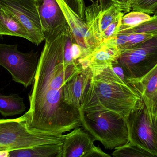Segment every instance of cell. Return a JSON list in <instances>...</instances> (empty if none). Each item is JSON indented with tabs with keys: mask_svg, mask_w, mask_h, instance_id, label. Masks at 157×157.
I'll list each match as a JSON object with an SVG mask.
<instances>
[{
	"mask_svg": "<svg viewBox=\"0 0 157 157\" xmlns=\"http://www.w3.org/2000/svg\"><path fill=\"white\" fill-rule=\"evenodd\" d=\"M67 29L46 41L39 59L29 95L30 107L23 115L29 129L63 134L81 127L79 110L67 104L63 96L65 83L80 65L78 63L67 66L64 64Z\"/></svg>",
	"mask_w": 157,
	"mask_h": 157,
	"instance_id": "cell-1",
	"label": "cell"
},
{
	"mask_svg": "<svg viewBox=\"0 0 157 157\" xmlns=\"http://www.w3.org/2000/svg\"><path fill=\"white\" fill-rule=\"evenodd\" d=\"M142 100L140 95L127 85L110 66L98 74L92 75L80 108L98 105L126 119Z\"/></svg>",
	"mask_w": 157,
	"mask_h": 157,
	"instance_id": "cell-2",
	"label": "cell"
},
{
	"mask_svg": "<svg viewBox=\"0 0 157 157\" xmlns=\"http://www.w3.org/2000/svg\"><path fill=\"white\" fill-rule=\"evenodd\" d=\"M79 113L82 128L106 149H114L129 142L126 119L118 113L98 105L82 107Z\"/></svg>",
	"mask_w": 157,
	"mask_h": 157,
	"instance_id": "cell-3",
	"label": "cell"
},
{
	"mask_svg": "<svg viewBox=\"0 0 157 157\" xmlns=\"http://www.w3.org/2000/svg\"><path fill=\"white\" fill-rule=\"evenodd\" d=\"M65 135L29 128L24 116L0 119V151L29 148L48 144L63 143Z\"/></svg>",
	"mask_w": 157,
	"mask_h": 157,
	"instance_id": "cell-4",
	"label": "cell"
},
{
	"mask_svg": "<svg viewBox=\"0 0 157 157\" xmlns=\"http://www.w3.org/2000/svg\"><path fill=\"white\" fill-rule=\"evenodd\" d=\"M18 45L0 43V65L12 76L13 81L25 87L33 84L39 61V53L31 50L24 53Z\"/></svg>",
	"mask_w": 157,
	"mask_h": 157,
	"instance_id": "cell-5",
	"label": "cell"
},
{
	"mask_svg": "<svg viewBox=\"0 0 157 157\" xmlns=\"http://www.w3.org/2000/svg\"><path fill=\"white\" fill-rule=\"evenodd\" d=\"M117 61L128 77L140 79L157 65V35L122 52Z\"/></svg>",
	"mask_w": 157,
	"mask_h": 157,
	"instance_id": "cell-6",
	"label": "cell"
},
{
	"mask_svg": "<svg viewBox=\"0 0 157 157\" xmlns=\"http://www.w3.org/2000/svg\"><path fill=\"white\" fill-rule=\"evenodd\" d=\"M129 141L157 157V120L152 121L142 100L126 118Z\"/></svg>",
	"mask_w": 157,
	"mask_h": 157,
	"instance_id": "cell-7",
	"label": "cell"
},
{
	"mask_svg": "<svg viewBox=\"0 0 157 157\" xmlns=\"http://www.w3.org/2000/svg\"><path fill=\"white\" fill-rule=\"evenodd\" d=\"M0 6L11 12L24 26L29 41L36 45L44 40L36 0H0Z\"/></svg>",
	"mask_w": 157,
	"mask_h": 157,
	"instance_id": "cell-8",
	"label": "cell"
},
{
	"mask_svg": "<svg viewBox=\"0 0 157 157\" xmlns=\"http://www.w3.org/2000/svg\"><path fill=\"white\" fill-rule=\"evenodd\" d=\"M64 14L75 42L82 50L81 58L91 52L85 17L84 0H56Z\"/></svg>",
	"mask_w": 157,
	"mask_h": 157,
	"instance_id": "cell-9",
	"label": "cell"
},
{
	"mask_svg": "<svg viewBox=\"0 0 157 157\" xmlns=\"http://www.w3.org/2000/svg\"><path fill=\"white\" fill-rule=\"evenodd\" d=\"M44 40L54 38L69 27L56 0L37 1Z\"/></svg>",
	"mask_w": 157,
	"mask_h": 157,
	"instance_id": "cell-10",
	"label": "cell"
},
{
	"mask_svg": "<svg viewBox=\"0 0 157 157\" xmlns=\"http://www.w3.org/2000/svg\"><path fill=\"white\" fill-rule=\"evenodd\" d=\"M121 52L114 41V38L102 41L92 52L77 61L83 68H88L92 75L99 73L106 68L117 62Z\"/></svg>",
	"mask_w": 157,
	"mask_h": 157,
	"instance_id": "cell-11",
	"label": "cell"
},
{
	"mask_svg": "<svg viewBox=\"0 0 157 157\" xmlns=\"http://www.w3.org/2000/svg\"><path fill=\"white\" fill-rule=\"evenodd\" d=\"M92 76L88 68L84 69L80 65L64 85L63 96L67 104L79 110L83 96Z\"/></svg>",
	"mask_w": 157,
	"mask_h": 157,
	"instance_id": "cell-12",
	"label": "cell"
},
{
	"mask_svg": "<svg viewBox=\"0 0 157 157\" xmlns=\"http://www.w3.org/2000/svg\"><path fill=\"white\" fill-rule=\"evenodd\" d=\"M94 142L83 128H75L65 135L62 157H83L94 145Z\"/></svg>",
	"mask_w": 157,
	"mask_h": 157,
	"instance_id": "cell-13",
	"label": "cell"
},
{
	"mask_svg": "<svg viewBox=\"0 0 157 157\" xmlns=\"http://www.w3.org/2000/svg\"><path fill=\"white\" fill-rule=\"evenodd\" d=\"M139 80L140 96L152 121L157 120V65Z\"/></svg>",
	"mask_w": 157,
	"mask_h": 157,
	"instance_id": "cell-14",
	"label": "cell"
},
{
	"mask_svg": "<svg viewBox=\"0 0 157 157\" xmlns=\"http://www.w3.org/2000/svg\"><path fill=\"white\" fill-rule=\"evenodd\" d=\"M91 1L92 2L91 4L86 7L85 17L92 52L102 41L100 27V15L101 11V7L98 0L96 1L91 0Z\"/></svg>",
	"mask_w": 157,
	"mask_h": 157,
	"instance_id": "cell-15",
	"label": "cell"
},
{
	"mask_svg": "<svg viewBox=\"0 0 157 157\" xmlns=\"http://www.w3.org/2000/svg\"><path fill=\"white\" fill-rule=\"evenodd\" d=\"M0 35L24 38L29 41L27 31L11 12L0 6Z\"/></svg>",
	"mask_w": 157,
	"mask_h": 157,
	"instance_id": "cell-16",
	"label": "cell"
},
{
	"mask_svg": "<svg viewBox=\"0 0 157 157\" xmlns=\"http://www.w3.org/2000/svg\"><path fill=\"white\" fill-rule=\"evenodd\" d=\"M63 143L48 144L8 152V157H62Z\"/></svg>",
	"mask_w": 157,
	"mask_h": 157,
	"instance_id": "cell-17",
	"label": "cell"
},
{
	"mask_svg": "<svg viewBox=\"0 0 157 157\" xmlns=\"http://www.w3.org/2000/svg\"><path fill=\"white\" fill-rule=\"evenodd\" d=\"M26 107L24 98L17 94L3 95L0 93V113L4 117L21 115Z\"/></svg>",
	"mask_w": 157,
	"mask_h": 157,
	"instance_id": "cell-18",
	"label": "cell"
},
{
	"mask_svg": "<svg viewBox=\"0 0 157 157\" xmlns=\"http://www.w3.org/2000/svg\"><path fill=\"white\" fill-rule=\"evenodd\" d=\"M154 37L149 34L141 33H120L114 37V41L121 53L125 50L131 49L138 44Z\"/></svg>",
	"mask_w": 157,
	"mask_h": 157,
	"instance_id": "cell-19",
	"label": "cell"
},
{
	"mask_svg": "<svg viewBox=\"0 0 157 157\" xmlns=\"http://www.w3.org/2000/svg\"><path fill=\"white\" fill-rule=\"evenodd\" d=\"M151 17L152 16L150 15L140 11H132L129 12L122 17L117 35L124 33L141 23L149 20Z\"/></svg>",
	"mask_w": 157,
	"mask_h": 157,
	"instance_id": "cell-20",
	"label": "cell"
},
{
	"mask_svg": "<svg viewBox=\"0 0 157 157\" xmlns=\"http://www.w3.org/2000/svg\"><path fill=\"white\" fill-rule=\"evenodd\" d=\"M114 149L112 154L114 157H155L148 151L130 141Z\"/></svg>",
	"mask_w": 157,
	"mask_h": 157,
	"instance_id": "cell-21",
	"label": "cell"
},
{
	"mask_svg": "<svg viewBox=\"0 0 157 157\" xmlns=\"http://www.w3.org/2000/svg\"><path fill=\"white\" fill-rule=\"evenodd\" d=\"M131 32L149 34L154 36L157 35V15H153L149 20L141 23L124 33Z\"/></svg>",
	"mask_w": 157,
	"mask_h": 157,
	"instance_id": "cell-22",
	"label": "cell"
},
{
	"mask_svg": "<svg viewBox=\"0 0 157 157\" xmlns=\"http://www.w3.org/2000/svg\"><path fill=\"white\" fill-rule=\"evenodd\" d=\"M121 12L113 5L105 11H101L100 15V27L101 35Z\"/></svg>",
	"mask_w": 157,
	"mask_h": 157,
	"instance_id": "cell-23",
	"label": "cell"
},
{
	"mask_svg": "<svg viewBox=\"0 0 157 157\" xmlns=\"http://www.w3.org/2000/svg\"><path fill=\"white\" fill-rule=\"evenodd\" d=\"M157 4V0H135L132 4V10L153 14V9Z\"/></svg>",
	"mask_w": 157,
	"mask_h": 157,
	"instance_id": "cell-24",
	"label": "cell"
},
{
	"mask_svg": "<svg viewBox=\"0 0 157 157\" xmlns=\"http://www.w3.org/2000/svg\"><path fill=\"white\" fill-rule=\"evenodd\" d=\"M124 14V13L121 12L113 22L102 32L101 35V41L110 39L116 36L120 26L121 19Z\"/></svg>",
	"mask_w": 157,
	"mask_h": 157,
	"instance_id": "cell-25",
	"label": "cell"
},
{
	"mask_svg": "<svg viewBox=\"0 0 157 157\" xmlns=\"http://www.w3.org/2000/svg\"><path fill=\"white\" fill-rule=\"evenodd\" d=\"M113 5L120 12L128 13L132 10V0H111Z\"/></svg>",
	"mask_w": 157,
	"mask_h": 157,
	"instance_id": "cell-26",
	"label": "cell"
},
{
	"mask_svg": "<svg viewBox=\"0 0 157 157\" xmlns=\"http://www.w3.org/2000/svg\"><path fill=\"white\" fill-rule=\"evenodd\" d=\"M111 156L104 153L99 147L93 145L91 149L83 157H110Z\"/></svg>",
	"mask_w": 157,
	"mask_h": 157,
	"instance_id": "cell-27",
	"label": "cell"
},
{
	"mask_svg": "<svg viewBox=\"0 0 157 157\" xmlns=\"http://www.w3.org/2000/svg\"><path fill=\"white\" fill-rule=\"evenodd\" d=\"M72 52L74 60L77 62L82 56V52L80 46L75 41L73 43Z\"/></svg>",
	"mask_w": 157,
	"mask_h": 157,
	"instance_id": "cell-28",
	"label": "cell"
},
{
	"mask_svg": "<svg viewBox=\"0 0 157 157\" xmlns=\"http://www.w3.org/2000/svg\"><path fill=\"white\" fill-rule=\"evenodd\" d=\"M98 1L102 11L107 10L113 5L111 0H98Z\"/></svg>",
	"mask_w": 157,
	"mask_h": 157,
	"instance_id": "cell-29",
	"label": "cell"
},
{
	"mask_svg": "<svg viewBox=\"0 0 157 157\" xmlns=\"http://www.w3.org/2000/svg\"><path fill=\"white\" fill-rule=\"evenodd\" d=\"M153 14L156 15H157V4L154 7V9H153Z\"/></svg>",
	"mask_w": 157,
	"mask_h": 157,
	"instance_id": "cell-30",
	"label": "cell"
},
{
	"mask_svg": "<svg viewBox=\"0 0 157 157\" xmlns=\"http://www.w3.org/2000/svg\"><path fill=\"white\" fill-rule=\"evenodd\" d=\"M135 0H132V3Z\"/></svg>",
	"mask_w": 157,
	"mask_h": 157,
	"instance_id": "cell-31",
	"label": "cell"
},
{
	"mask_svg": "<svg viewBox=\"0 0 157 157\" xmlns=\"http://www.w3.org/2000/svg\"><path fill=\"white\" fill-rule=\"evenodd\" d=\"M36 1H38V0H36Z\"/></svg>",
	"mask_w": 157,
	"mask_h": 157,
	"instance_id": "cell-32",
	"label": "cell"
}]
</instances>
